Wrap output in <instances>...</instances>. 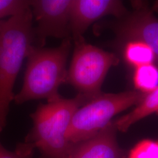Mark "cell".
Returning <instances> with one entry per match:
<instances>
[{
    "mask_svg": "<svg viewBox=\"0 0 158 158\" xmlns=\"http://www.w3.org/2000/svg\"><path fill=\"white\" fill-rule=\"evenodd\" d=\"M72 40H62L56 48L33 46L27 56V64L21 90L14 96L17 104L35 100L52 102L62 97L60 87L66 84L67 62L72 48Z\"/></svg>",
    "mask_w": 158,
    "mask_h": 158,
    "instance_id": "6da1fadb",
    "label": "cell"
},
{
    "mask_svg": "<svg viewBox=\"0 0 158 158\" xmlns=\"http://www.w3.org/2000/svg\"><path fill=\"white\" fill-rule=\"evenodd\" d=\"M88 101L78 94L40 104L31 114L33 127L25 142L40 151V158H69L73 143L66 134L74 113Z\"/></svg>",
    "mask_w": 158,
    "mask_h": 158,
    "instance_id": "7a4b0ae2",
    "label": "cell"
},
{
    "mask_svg": "<svg viewBox=\"0 0 158 158\" xmlns=\"http://www.w3.org/2000/svg\"><path fill=\"white\" fill-rule=\"evenodd\" d=\"M33 17L30 6L0 20V102L14 101L17 76L34 46Z\"/></svg>",
    "mask_w": 158,
    "mask_h": 158,
    "instance_id": "3957f363",
    "label": "cell"
},
{
    "mask_svg": "<svg viewBox=\"0 0 158 158\" xmlns=\"http://www.w3.org/2000/svg\"><path fill=\"white\" fill-rule=\"evenodd\" d=\"M147 93L139 91L103 93L82 106L74 113L66 134L70 143H77L96 135L114 116L137 105Z\"/></svg>",
    "mask_w": 158,
    "mask_h": 158,
    "instance_id": "277c9868",
    "label": "cell"
},
{
    "mask_svg": "<svg viewBox=\"0 0 158 158\" xmlns=\"http://www.w3.org/2000/svg\"><path fill=\"white\" fill-rule=\"evenodd\" d=\"M73 56L66 84L90 101L102 94V85L110 68L118 64L117 56L87 44L84 38L73 42Z\"/></svg>",
    "mask_w": 158,
    "mask_h": 158,
    "instance_id": "5b68a950",
    "label": "cell"
},
{
    "mask_svg": "<svg viewBox=\"0 0 158 158\" xmlns=\"http://www.w3.org/2000/svg\"><path fill=\"white\" fill-rule=\"evenodd\" d=\"M72 0H33L29 6L36 26L34 45L44 47L48 38H71L70 12Z\"/></svg>",
    "mask_w": 158,
    "mask_h": 158,
    "instance_id": "8992f818",
    "label": "cell"
},
{
    "mask_svg": "<svg viewBox=\"0 0 158 158\" xmlns=\"http://www.w3.org/2000/svg\"><path fill=\"white\" fill-rule=\"evenodd\" d=\"M121 40L139 41L153 51L155 64L158 68V19L152 12L142 6L128 12L123 17L104 25Z\"/></svg>",
    "mask_w": 158,
    "mask_h": 158,
    "instance_id": "52a82bcc",
    "label": "cell"
},
{
    "mask_svg": "<svg viewBox=\"0 0 158 158\" xmlns=\"http://www.w3.org/2000/svg\"><path fill=\"white\" fill-rule=\"evenodd\" d=\"M128 11L118 0H72L70 12V34L72 42L81 40L91 24L104 17L119 18Z\"/></svg>",
    "mask_w": 158,
    "mask_h": 158,
    "instance_id": "ba28073f",
    "label": "cell"
},
{
    "mask_svg": "<svg viewBox=\"0 0 158 158\" xmlns=\"http://www.w3.org/2000/svg\"><path fill=\"white\" fill-rule=\"evenodd\" d=\"M117 131L111 121L90 138L73 143L69 158H124L117 139Z\"/></svg>",
    "mask_w": 158,
    "mask_h": 158,
    "instance_id": "9c48e42d",
    "label": "cell"
},
{
    "mask_svg": "<svg viewBox=\"0 0 158 158\" xmlns=\"http://www.w3.org/2000/svg\"><path fill=\"white\" fill-rule=\"evenodd\" d=\"M154 113L158 114V86L147 93L132 111L114 121L118 131L125 132L132 125Z\"/></svg>",
    "mask_w": 158,
    "mask_h": 158,
    "instance_id": "30bf717a",
    "label": "cell"
},
{
    "mask_svg": "<svg viewBox=\"0 0 158 158\" xmlns=\"http://www.w3.org/2000/svg\"><path fill=\"white\" fill-rule=\"evenodd\" d=\"M124 56L126 61L135 68L155 64V56L152 49L139 41H128L125 47Z\"/></svg>",
    "mask_w": 158,
    "mask_h": 158,
    "instance_id": "8fae6325",
    "label": "cell"
},
{
    "mask_svg": "<svg viewBox=\"0 0 158 158\" xmlns=\"http://www.w3.org/2000/svg\"><path fill=\"white\" fill-rule=\"evenodd\" d=\"M134 83L138 91L148 93L158 86V68L149 64L135 68Z\"/></svg>",
    "mask_w": 158,
    "mask_h": 158,
    "instance_id": "7c38bea8",
    "label": "cell"
},
{
    "mask_svg": "<svg viewBox=\"0 0 158 158\" xmlns=\"http://www.w3.org/2000/svg\"><path fill=\"white\" fill-rule=\"evenodd\" d=\"M128 158H158V141L143 139L136 144Z\"/></svg>",
    "mask_w": 158,
    "mask_h": 158,
    "instance_id": "4fadbf2b",
    "label": "cell"
},
{
    "mask_svg": "<svg viewBox=\"0 0 158 158\" xmlns=\"http://www.w3.org/2000/svg\"><path fill=\"white\" fill-rule=\"evenodd\" d=\"M30 1L0 0V20L14 16L29 6Z\"/></svg>",
    "mask_w": 158,
    "mask_h": 158,
    "instance_id": "5bb4252c",
    "label": "cell"
},
{
    "mask_svg": "<svg viewBox=\"0 0 158 158\" xmlns=\"http://www.w3.org/2000/svg\"><path fill=\"white\" fill-rule=\"evenodd\" d=\"M35 147L31 143L24 142L17 145L14 151L6 149L0 142V158H32Z\"/></svg>",
    "mask_w": 158,
    "mask_h": 158,
    "instance_id": "9a60e30c",
    "label": "cell"
},
{
    "mask_svg": "<svg viewBox=\"0 0 158 158\" xmlns=\"http://www.w3.org/2000/svg\"><path fill=\"white\" fill-rule=\"evenodd\" d=\"M8 111L9 110H5L0 111V132L6 125Z\"/></svg>",
    "mask_w": 158,
    "mask_h": 158,
    "instance_id": "2e32d148",
    "label": "cell"
},
{
    "mask_svg": "<svg viewBox=\"0 0 158 158\" xmlns=\"http://www.w3.org/2000/svg\"><path fill=\"white\" fill-rule=\"evenodd\" d=\"M10 104L6 103V102H0V111L5 110H9V107H10Z\"/></svg>",
    "mask_w": 158,
    "mask_h": 158,
    "instance_id": "e0dca14e",
    "label": "cell"
},
{
    "mask_svg": "<svg viewBox=\"0 0 158 158\" xmlns=\"http://www.w3.org/2000/svg\"></svg>",
    "mask_w": 158,
    "mask_h": 158,
    "instance_id": "ac0fdd59",
    "label": "cell"
}]
</instances>
